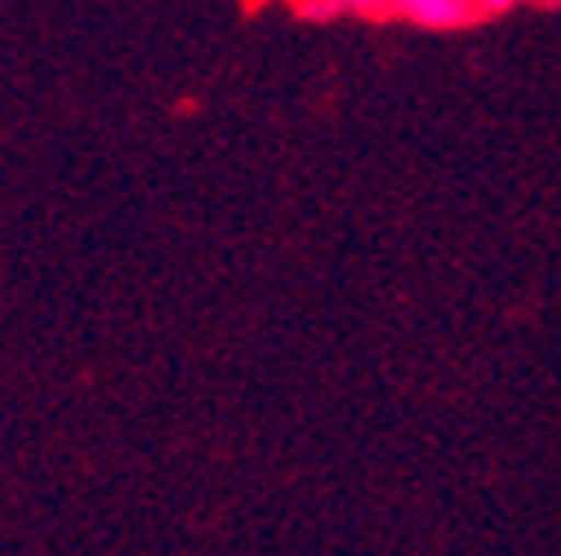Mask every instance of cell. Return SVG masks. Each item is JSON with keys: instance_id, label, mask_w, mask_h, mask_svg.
Here are the masks:
<instances>
[{"instance_id": "3957f363", "label": "cell", "mask_w": 561, "mask_h": 556, "mask_svg": "<svg viewBox=\"0 0 561 556\" xmlns=\"http://www.w3.org/2000/svg\"><path fill=\"white\" fill-rule=\"evenodd\" d=\"M343 5V19L353 14V19H379V14H388V5L392 0H339Z\"/></svg>"}, {"instance_id": "6da1fadb", "label": "cell", "mask_w": 561, "mask_h": 556, "mask_svg": "<svg viewBox=\"0 0 561 556\" xmlns=\"http://www.w3.org/2000/svg\"><path fill=\"white\" fill-rule=\"evenodd\" d=\"M388 14L419 32H463L477 23V0H392Z\"/></svg>"}, {"instance_id": "277c9868", "label": "cell", "mask_w": 561, "mask_h": 556, "mask_svg": "<svg viewBox=\"0 0 561 556\" xmlns=\"http://www.w3.org/2000/svg\"><path fill=\"white\" fill-rule=\"evenodd\" d=\"M526 0H477V19H504L513 10H522Z\"/></svg>"}, {"instance_id": "7a4b0ae2", "label": "cell", "mask_w": 561, "mask_h": 556, "mask_svg": "<svg viewBox=\"0 0 561 556\" xmlns=\"http://www.w3.org/2000/svg\"><path fill=\"white\" fill-rule=\"evenodd\" d=\"M295 14L304 23H339L343 5H339V0H295Z\"/></svg>"}]
</instances>
